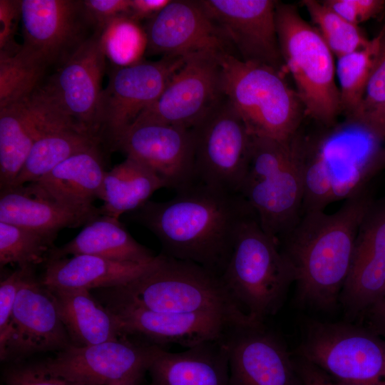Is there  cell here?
Listing matches in <instances>:
<instances>
[{
  "label": "cell",
  "instance_id": "obj_41",
  "mask_svg": "<svg viewBox=\"0 0 385 385\" xmlns=\"http://www.w3.org/2000/svg\"><path fill=\"white\" fill-rule=\"evenodd\" d=\"M21 20L20 1H0V53H14L21 45L14 40L17 24Z\"/></svg>",
  "mask_w": 385,
  "mask_h": 385
},
{
  "label": "cell",
  "instance_id": "obj_31",
  "mask_svg": "<svg viewBox=\"0 0 385 385\" xmlns=\"http://www.w3.org/2000/svg\"><path fill=\"white\" fill-rule=\"evenodd\" d=\"M384 33L385 27L364 48L337 58L341 111L347 119L356 113L361 104Z\"/></svg>",
  "mask_w": 385,
  "mask_h": 385
},
{
  "label": "cell",
  "instance_id": "obj_34",
  "mask_svg": "<svg viewBox=\"0 0 385 385\" xmlns=\"http://www.w3.org/2000/svg\"><path fill=\"white\" fill-rule=\"evenodd\" d=\"M46 66L21 49L0 53V109L28 98L40 85Z\"/></svg>",
  "mask_w": 385,
  "mask_h": 385
},
{
  "label": "cell",
  "instance_id": "obj_14",
  "mask_svg": "<svg viewBox=\"0 0 385 385\" xmlns=\"http://www.w3.org/2000/svg\"><path fill=\"white\" fill-rule=\"evenodd\" d=\"M71 345L50 290L29 270L18 292L6 338L0 343L1 360L59 351Z\"/></svg>",
  "mask_w": 385,
  "mask_h": 385
},
{
  "label": "cell",
  "instance_id": "obj_37",
  "mask_svg": "<svg viewBox=\"0 0 385 385\" xmlns=\"http://www.w3.org/2000/svg\"><path fill=\"white\" fill-rule=\"evenodd\" d=\"M6 385H82L49 372L43 363L19 364L5 373Z\"/></svg>",
  "mask_w": 385,
  "mask_h": 385
},
{
  "label": "cell",
  "instance_id": "obj_8",
  "mask_svg": "<svg viewBox=\"0 0 385 385\" xmlns=\"http://www.w3.org/2000/svg\"><path fill=\"white\" fill-rule=\"evenodd\" d=\"M295 355L333 378L358 385H385V339L347 322H307Z\"/></svg>",
  "mask_w": 385,
  "mask_h": 385
},
{
  "label": "cell",
  "instance_id": "obj_16",
  "mask_svg": "<svg viewBox=\"0 0 385 385\" xmlns=\"http://www.w3.org/2000/svg\"><path fill=\"white\" fill-rule=\"evenodd\" d=\"M240 59L277 70L284 67L272 0H199Z\"/></svg>",
  "mask_w": 385,
  "mask_h": 385
},
{
  "label": "cell",
  "instance_id": "obj_1",
  "mask_svg": "<svg viewBox=\"0 0 385 385\" xmlns=\"http://www.w3.org/2000/svg\"><path fill=\"white\" fill-rule=\"evenodd\" d=\"M253 212L241 194L195 182L170 200H148L130 216L158 237L164 255L221 276L241 224Z\"/></svg>",
  "mask_w": 385,
  "mask_h": 385
},
{
  "label": "cell",
  "instance_id": "obj_44",
  "mask_svg": "<svg viewBox=\"0 0 385 385\" xmlns=\"http://www.w3.org/2000/svg\"><path fill=\"white\" fill-rule=\"evenodd\" d=\"M170 1V0H131L129 16L137 21L143 19H150Z\"/></svg>",
  "mask_w": 385,
  "mask_h": 385
},
{
  "label": "cell",
  "instance_id": "obj_9",
  "mask_svg": "<svg viewBox=\"0 0 385 385\" xmlns=\"http://www.w3.org/2000/svg\"><path fill=\"white\" fill-rule=\"evenodd\" d=\"M191 130L195 182L240 193L250 165L252 136L226 98Z\"/></svg>",
  "mask_w": 385,
  "mask_h": 385
},
{
  "label": "cell",
  "instance_id": "obj_23",
  "mask_svg": "<svg viewBox=\"0 0 385 385\" xmlns=\"http://www.w3.org/2000/svg\"><path fill=\"white\" fill-rule=\"evenodd\" d=\"M151 385H230L228 355L223 337L181 352L159 347L148 369Z\"/></svg>",
  "mask_w": 385,
  "mask_h": 385
},
{
  "label": "cell",
  "instance_id": "obj_10",
  "mask_svg": "<svg viewBox=\"0 0 385 385\" xmlns=\"http://www.w3.org/2000/svg\"><path fill=\"white\" fill-rule=\"evenodd\" d=\"M106 56L98 34L82 42L38 88L81 131L101 140L99 111Z\"/></svg>",
  "mask_w": 385,
  "mask_h": 385
},
{
  "label": "cell",
  "instance_id": "obj_25",
  "mask_svg": "<svg viewBox=\"0 0 385 385\" xmlns=\"http://www.w3.org/2000/svg\"><path fill=\"white\" fill-rule=\"evenodd\" d=\"M46 287L73 345L88 346L124 337L115 315L95 298L91 290Z\"/></svg>",
  "mask_w": 385,
  "mask_h": 385
},
{
  "label": "cell",
  "instance_id": "obj_36",
  "mask_svg": "<svg viewBox=\"0 0 385 385\" xmlns=\"http://www.w3.org/2000/svg\"><path fill=\"white\" fill-rule=\"evenodd\" d=\"M385 102V33L381 38L361 104L348 121L368 113Z\"/></svg>",
  "mask_w": 385,
  "mask_h": 385
},
{
  "label": "cell",
  "instance_id": "obj_32",
  "mask_svg": "<svg viewBox=\"0 0 385 385\" xmlns=\"http://www.w3.org/2000/svg\"><path fill=\"white\" fill-rule=\"evenodd\" d=\"M56 237L0 222V265L34 268L46 263L55 248Z\"/></svg>",
  "mask_w": 385,
  "mask_h": 385
},
{
  "label": "cell",
  "instance_id": "obj_3",
  "mask_svg": "<svg viewBox=\"0 0 385 385\" xmlns=\"http://www.w3.org/2000/svg\"><path fill=\"white\" fill-rule=\"evenodd\" d=\"M107 304L155 312L214 314L237 325H257L234 301L221 276L189 261L160 254L155 266L130 282L106 289Z\"/></svg>",
  "mask_w": 385,
  "mask_h": 385
},
{
  "label": "cell",
  "instance_id": "obj_13",
  "mask_svg": "<svg viewBox=\"0 0 385 385\" xmlns=\"http://www.w3.org/2000/svg\"><path fill=\"white\" fill-rule=\"evenodd\" d=\"M187 57L164 56L127 67H114L103 89L99 111L100 137L115 138L161 95Z\"/></svg>",
  "mask_w": 385,
  "mask_h": 385
},
{
  "label": "cell",
  "instance_id": "obj_17",
  "mask_svg": "<svg viewBox=\"0 0 385 385\" xmlns=\"http://www.w3.org/2000/svg\"><path fill=\"white\" fill-rule=\"evenodd\" d=\"M20 9L22 50L46 67L63 62L86 39L82 1L21 0Z\"/></svg>",
  "mask_w": 385,
  "mask_h": 385
},
{
  "label": "cell",
  "instance_id": "obj_45",
  "mask_svg": "<svg viewBox=\"0 0 385 385\" xmlns=\"http://www.w3.org/2000/svg\"><path fill=\"white\" fill-rule=\"evenodd\" d=\"M369 329L385 339V292L363 314Z\"/></svg>",
  "mask_w": 385,
  "mask_h": 385
},
{
  "label": "cell",
  "instance_id": "obj_38",
  "mask_svg": "<svg viewBox=\"0 0 385 385\" xmlns=\"http://www.w3.org/2000/svg\"><path fill=\"white\" fill-rule=\"evenodd\" d=\"M322 2L347 21L359 26L382 12V0H326Z\"/></svg>",
  "mask_w": 385,
  "mask_h": 385
},
{
  "label": "cell",
  "instance_id": "obj_26",
  "mask_svg": "<svg viewBox=\"0 0 385 385\" xmlns=\"http://www.w3.org/2000/svg\"><path fill=\"white\" fill-rule=\"evenodd\" d=\"M78 255L134 263L148 262L157 256L137 242L118 218L103 215L91 219L68 242L55 247L48 260Z\"/></svg>",
  "mask_w": 385,
  "mask_h": 385
},
{
  "label": "cell",
  "instance_id": "obj_46",
  "mask_svg": "<svg viewBox=\"0 0 385 385\" xmlns=\"http://www.w3.org/2000/svg\"><path fill=\"white\" fill-rule=\"evenodd\" d=\"M140 381H121L118 383H115L111 385H139Z\"/></svg>",
  "mask_w": 385,
  "mask_h": 385
},
{
  "label": "cell",
  "instance_id": "obj_33",
  "mask_svg": "<svg viewBox=\"0 0 385 385\" xmlns=\"http://www.w3.org/2000/svg\"><path fill=\"white\" fill-rule=\"evenodd\" d=\"M103 52L115 67H127L143 60L148 48L145 29L129 15L118 16L98 32Z\"/></svg>",
  "mask_w": 385,
  "mask_h": 385
},
{
  "label": "cell",
  "instance_id": "obj_42",
  "mask_svg": "<svg viewBox=\"0 0 385 385\" xmlns=\"http://www.w3.org/2000/svg\"><path fill=\"white\" fill-rule=\"evenodd\" d=\"M293 361L300 385H358L336 379L317 365L297 355Z\"/></svg>",
  "mask_w": 385,
  "mask_h": 385
},
{
  "label": "cell",
  "instance_id": "obj_22",
  "mask_svg": "<svg viewBox=\"0 0 385 385\" xmlns=\"http://www.w3.org/2000/svg\"><path fill=\"white\" fill-rule=\"evenodd\" d=\"M100 215L99 207H78L58 200L37 182L0 192V222L56 237L62 229L84 226Z\"/></svg>",
  "mask_w": 385,
  "mask_h": 385
},
{
  "label": "cell",
  "instance_id": "obj_15",
  "mask_svg": "<svg viewBox=\"0 0 385 385\" xmlns=\"http://www.w3.org/2000/svg\"><path fill=\"white\" fill-rule=\"evenodd\" d=\"M112 146L153 170L177 191L195 183V140L191 129L159 123H133Z\"/></svg>",
  "mask_w": 385,
  "mask_h": 385
},
{
  "label": "cell",
  "instance_id": "obj_39",
  "mask_svg": "<svg viewBox=\"0 0 385 385\" xmlns=\"http://www.w3.org/2000/svg\"><path fill=\"white\" fill-rule=\"evenodd\" d=\"M131 0H84L83 10L89 24L100 32L114 19L130 15Z\"/></svg>",
  "mask_w": 385,
  "mask_h": 385
},
{
  "label": "cell",
  "instance_id": "obj_27",
  "mask_svg": "<svg viewBox=\"0 0 385 385\" xmlns=\"http://www.w3.org/2000/svg\"><path fill=\"white\" fill-rule=\"evenodd\" d=\"M98 145L68 157L36 181L58 200L78 207H91L104 174Z\"/></svg>",
  "mask_w": 385,
  "mask_h": 385
},
{
  "label": "cell",
  "instance_id": "obj_12",
  "mask_svg": "<svg viewBox=\"0 0 385 385\" xmlns=\"http://www.w3.org/2000/svg\"><path fill=\"white\" fill-rule=\"evenodd\" d=\"M159 347L124 336L88 346L71 345L42 363L51 374L82 385L141 381Z\"/></svg>",
  "mask_w": 385,
  "mask_h": 385
},
{
  "label": "cell",
  "instance_id": "obj_29",
  "mask_svg": "<svg viewBox=\"0 0 385 385\" xmlns=\"http://www.w3.org/2000/svg\"><path fill=\"white\" fill-rule=\"evenodd\" d=\"M42 133L26 101L0 109V188H9Z\"/></svg>",
  "mask_w": 385,
  "mask_h": 385
},
{
  "label": "cell",
  "instance_id": "obj_28",
  "mask_svg": "<svg viewBox=\"0 0 385 385\" xmlns=\"http://www.w3.org/2000/svg\"><path fill=\"white\" fill-rule=\"evenodd\" d=\"M168 188L165 182L142 163L127 157L106 171L98 193L103 200L101 214L115 218L143 206L158 190Z\"/></svg>",
  "mask_w": 385,
  "mask_h": 385
},
{
  "label": "cell",
  "instance_id": "obj_2",
  "mask_svg": "<svg viewBox=\"0 0 385 385\" xmlns=\"http://www.w3.org/2000/svg\"><path fill=\"white\" fill-rule=\"evenodd\" d=\"M372 201L365 189L345 200L334 213L304 212L279 240L294 271L300 304L330 310L339 302L358 230Z\"/></svg>",
  "mask_w": 385,
  "mask_h": 385
},
{
  "label": "cell",
  "instance_id": "obj_35",
  "mask_svg": "<svg viewBox=\"0 0 385 385\" xmlns=\"http://www.w3.org/2000/svg\"><path fill=\"white\" fill-rule=\"evenodd\" d=\"M301 3L337 58L361 49L369 43L359 26L344 19L322 1L304 0Z\"/></svg>",
  "mask_w": 385,
  "mask_h": 385
},
{
  "label": "cell",
  "instance_id": "obj_21",
  "mask_svg": "<svg viewBox=\"0 0 385 385\" xmlns=\"http://www.w3.org/2000/svg\"><path fill=\"white\" fill-rule=\"evenodd\" d=\"M117 317L124 336L163 348L176 344L187 348L222 338L237 325L214 314H175L115 304H106Z\"/></svg>",
  "mask_w": 385,
  "mask_h": 385
},
{
  "label": "cell",
  "instance_id": "obj_20",
  "mask_svg": "<svg viewBox=\"0 0 385 385\" xmlns=\"http://www.w3.org/2000/svg\"><path fill=\"white\" fill-rule=\"evenodd\" d=\"M385 292V197L372 201L360 223L339 302L347 317H361Z\"/></svg>",
  "mask_w": 385,
  "mask_h": 385
},
{
  "label": "cell",
  "instance_id": "obj_5",
  "mask_svg": "<svg viewBox=\"0 0 385 385\" xmlns=\"http://www.w3.org/2000/svg\"><path fill=\"white\" fill-rule=\"evenodd\" d=\"M218 60L224 96L251 136L287 141L300 130L304 108L281 71L232 53Z\"/></svg>",
  "mask_w": 385,
  "mask_h": 385
},
{
  "label": "cell",
  "instance_id": "obj_43",
  "mask_svg": "<svg viewBox=\"0 0 385 385\" xmlns=\"http://www.w3.org/2000/svg\"><path fill=\"white\" fill-rule=\"evenodd\" d=\"M349 123L360 125L381 139L385 138V102Z\"/></svg>",
  "mask_w": 385,
  "mask_h": 385
},
{
  "label": "cell",
  "instance_id": "obj_11",
  "mask_svg": "<svg viewBox=\"0 0 385 385\" xmlns=\"http://www.w3.org/2000/svg\"><path fill=\"white\" fill-rule=\"evenodd\" d=\"M223 98L218 56L205 53L191 55L159 98L133 124L159 123L191 129Z\"/></svg>",
  "mask_w": 385,
  "mask_h": 385
},
{
  "label": "cell",
  "instance_id": "obj_18",
  "mask_svg": "<svg viewBox=\"0 0 385 385\" xmlns=\"http://www.w3.org/2000/svg\"><path fill=\"white\" fill-rule=\"evenodd\" d=\"M147 51L163 56L232 53V47L200 1L173 0L149 19ZM233 54V53H232Z\"/></svg>",
  "mask_w": 385,
  "mask_h": 385
},
{
  "label": "cell",
  "instance_id": "obj_7",
  "mask_svg": "<svg viewBox=\"0 0 385 385\" xmlns=\"http://www.w3.org/2000/svg\"><path fill=\"white\" fill-rule=\"evenodd\" d=\"M275 16L284 65L292 76L305 115L332 126L342 113L334 54L294 6L277 2Z\"/></svg>",
  "mask_w": 385,
  "mask_h": 385
},
{
  "label": "cell",
  "instance_id": "obj_4",
  "mask_svg": "<svg viewBox=\"0 0 385 385\" xmlns=\"http://www.w3.org/2000/svg\"><path fill=\"white\" fill-rule=\"evenodd\" d=\"M306 138L287 141L252 136L248 171L240 193L262 229L277 242L302 213Z\"/></svg>",
  "mask_w": 385,
  "mask_h": 385
},
{
  "label": "cell",
  "instance_id": "obj_24",
  "mask_svg": "<svg viewBox=\"0 0 385 385\" xmlns=\"http://www.w3.org/2000/svg\"><path fill=\"white\" fill-rule=\"evenodd\" d=\"M160 255L145 263L112 260L101 257L78 255L48 260L41 279L46 287L109 289L125 285L157 265Z\"/></svg>",
  "mask_w": 385,
  "mask_h": 385
},
{
  "label": "cell",
  "instance_id": "obj_40",
  "mask_svg": "<svg viewBox=\"0 0 385 385\" xmlns=\"http://www.w3.org/2000/svg\"><path fill=\"white\" fill-rule=\"evenodd\" d=\"M33 268L17 267L0 283V343L6 338L15 300L28 271Z\"/></svg>",
  "mask_w": 385,
  "mask_h": 385
},
{
  "label": "cell",
  "instance_id": "obj_19",
  "mask_svg": "<svg viewBox=\"0 0 385 385\" xmlns=\"http://www.w3.org/2000/svg\"><path fill=\"white\" fill-rule=\"evenodd\" d=\"M230 385H299L293 358L264 324L230 327L223 336Z\"/></svg>",
  "mask_w": 385,
  "mask_h": 385
},
{
  "label": "cell",
  "instance_id": "obj_6",
  "mask_svg": "<svg viewBox=\"0 0 385 385\" xmlns=\"http://www.w3.org/2000/svg\"><path fill=\"white\" fill-rule=\"evenodd\" d=\"M221 277L234 301L258 324L279 311L295 282L291 263L255 212L241 224Z\"/></svg>",
  "mask_w": 385,
  "mask_h": 385
},
{
  "label": "cell",
  "instance_id": "obj_30",
  "mask_svg": "<svg viewBox=\"0 0 385 385\" xmlns=\"http://www.w3.org/2000/svg\"><path fill=\"white\" fill-rule=\"evenodd\" d=\"M100 142L96 137L72 128L44 130L34 142L20 173L10 187L36 182L68 157L98 146Z\"/></svg>",
  "mask_w": 385,
  "mask_h": 385
}]
</instances>
